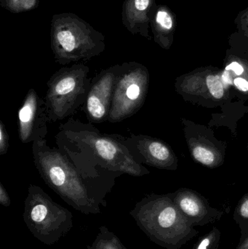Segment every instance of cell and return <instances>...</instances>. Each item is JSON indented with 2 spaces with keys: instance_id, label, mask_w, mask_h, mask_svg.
Returning <instances> with one entry per match:
<instances>
[{
  "instance_id": "1",
  "label": "cell",
  "mask_w": 248,
  "mask_h": 249,
  "mask_svg": "<svg viewBox=\"0 0 248 249\" xmlns=\"http://www.w3.org/2000/svg\"><path fill=\"white\" fill-rule=\"evenodd\" d=\"M59 130L55 136L58 149L66 154L87 178L99 186L101 184L109 193L110 189L92 175L90 168L113 184L115 181L99 174L97 168L117 177L122 174L140 177L149 174L148 170L131 155L120 135L102 133L91 124H83L73 118L61 124Z\"/></svg>"
},
{
  "instance_id": "2",
  "label": "cell",
  "mask_w": 248,
  "mask_h": 249,
  "mask_svg": "<svg viewBox=\"0 0 248 249\" xmlns=\"http://www.w3.org/2000/svg\"><path fill=\"white\" fill-rule=\"evenodd\" d=\"M35 167L45 184L64 201L85 215L101 213L106 196L58 148L51 147L45 139L32 143Z\"/></svg>"
},
{
  "instance_id": "3",
  "label": "cell",
  "mask_w": 248,
  "mask_h": 249,
  "mask_svg": "<svg viewBox=\"0 0 248 249\" xmlns=\"http://www.w3.org/2000/svg\"><path fill=\"white\" fill-rule=\"evenodd\" d=\"M129 213L144 233L163 248L180 249L198 234L168 196H146Z\"/></svg>"
},
{
  "instance_id": "4",
  "label": "cell",
  "mask_w": 248,
  "mask_h": 249,
  "mask_svg": "<svg viewBox=\"0 0 248 249\" xmlns=\"http://www.w3.org/2000/svg\"><path fill=\"white\" fill-rule=\"evenodd\" d=\"M50 48L55 62L65 66L100 55L106 49V38L77 15L59 13L51 20Z\"/></svg>"
},
{
  "instance_id": "5",
  "label": "cell",
  "mask_w": 248,
  "mask_h": 249,
  "mask_svg": "<svg viewBox=\"0 0 248 249\" xmlns=\"http://www.w3.org/2000/svg\"><path fill=\"white\" fill-rule=\"evenodd\" d=\"M23 217L29 232L47 246L55 245L73 228L71 212L34 184L28 188Z\"/></svg>"
},
{
  "instance_id": "6",
  "label": "cell",
  "mask_w": 248,
  "mask_h": 249,
  "mask_svg": "<svg viewBox=\"0 0 248 249\" xmlns=\"http://www.w3.org/2000/svg\"><path fill=\"white\" fill-rule=\"evenodd\" d=\"M89 73L87 66L77 64L62 67L51 76L45 96L50 124L72 116L83 107L91 85Z\"/></svg>"
},
{
  "instance_id": "7",
  "label": "cell",
  "mask_w": 248,
  "mask_h": 249,
  "mask_svg": "<svg viewBox=\"0 0 248 249\" xmlns=\"http://www.w3.org/2000/svg\"><path fill=\"white\" fill-rule=\"evenodd\" d=\"M149 75L147 67L135 61L119 64L108 121L122 122L142 107L148 91Z\"/></svg>"
},
{
  "instance_id": "8",
  "label": "cell",
  "mask_w": 248,
  "mask_h": 249,
  "mask_svg": "<svg viewBox=\"0 0 248 249\" xmlns=\"http://www.w3.org/2000/svg\"><path fill=\"white\" fill-rule=\"evenodd\" d=\"M17 133L23 143L45 139L50 123L45 98L33 89L28 90L17 114Z\"/></svg>"
},
{
  "instance_id": "9",
  "label": "cell",
  "mask_w": 248,
  "mask_h": 249,
  "mask_svg": "<svg viewBox=\"0 0 248 249\" xmlns=\"http://www.w3.org/2000/svg\"><path fill=\"white\" fill-rule=\"evenodd\" d=\"M119 69V64L112 66L92 78L87 99L83 107L90 124L108 121Z\"/></svg>"
},
{
  "instance_id": "10",
  "label": "cell",
  "mask_w": 248,
  "mask_h": 249,
  "mask_svg": "<svg viewBox=\"0 0 248 249\" xmlns=\"http://www.w3.org/2000/svg\"><path fill=\"white\" fill-rule=\"evenodd\" d=\"M124 143L135 160L140 164L165 168L171 165L173 155L163 142L149 136L131 134L123 136Z\"/></svg>"
},
{
  "instance_id": "11",
  "label": "cell",
  "mask_w": 248,
  "mask_h": 249,
  "mask_svg": "<svg viewBox=\"0 0 248 249\" xmlns=\"http://www.w3.org/2000/svg\"><path fill=\"white\" fill-rule=\"evenodd\" d=\"M157 7L155 0H124L122 24L132 35L150 38V23Z\"/></svg>"
},
{
  "instance_id": "12",
  "label": "cell",
  "mask_w": 248,
  "mask_h": 249,
  "mask_svg": "<svg viewBox=\"0 0 248 249\" xmlns=\"http://www.w3.org/2000/svg\"><path fill=\"white\" fill-rule=\"evenodd\" d=\"M194 227L205 226L221 219L218 211L211 209L200 197L189 192L179 193L172 198Z\"/></svg>"
},
{
  "instance_id": "13",
  "label": "cell",
  "mask_w": 248,
  "mask_h": 249,
  "mask_svg": "<svg viewBox=\"0 0 248 249\" xmlns=\"http://www.w3.org/2000/svg\"><path fill=\"white\" fill-rule=\"evenodd\" d=\"M150 26L156 43L165 49H168L173 42L176 29L174 16L168 7L158 6L151 18Z\"/></svg>"
},
{
  "instance_id": "14",
  "label": "cell",
  "mask_w": 248,
  "mask_h": 249,
  "mask_svg": "<svg viewBox=\"0 0 248 249\" xmlns=\"http://www.w3.org/2000/svg\"><path fill=\"white\" fill-rule=\"evenodd\" d=\"M119 238L106 226H101L91 245L87 249H125Z\"/></svg>"
},
{
  "instance_id": "15",
  "label": "cell",
  "mask_w": 248,
  "mask_h": 249,
  "mask_svg": "<svg viewBox=\"0 0 248 249\" xmlns=\"http://www.w3.org/2000/svg\"><path fill=\"white\" fill-rule=\"evenodd\" d=\"M234 24L235 32L231 35L230 39L246 42L248 45V7L237 15Z\"/></svg>"
},
{
  "instance_id": "16",
  "label": "cell",
  "mask_w": 248,
  "mask_h": 249,
  "mask_svg": "<svg viewBox=\"0 0 248 249\" xmlns=\"http://www.w3.org/2000/svg\"><path fill=\"white\" fill-rule=\"evenodd\" d=\"M3 8L13 13H24L34 10L39 6V0H0Z\"/></svg>"
},
{
  "instance_id": "17",
  "label": "cell",
  "mask_w": 248,
  "mask_h": 249,
  "mask_svg": "<svg viewBox=\"0 0 248 249\" xmlns=\"http://www.w3.org/2000/svg\"><path fill=\"white\" fill-rule=\"evenodd\" d=\"M234 219L241 230L240 240L248 235V197L243 199L234 212Z\"/></svg>"
},
{
  "instance_id": "18",
  "label": "cell",
  "mask_w": 248,
  "mask_h": 249,
  "mask_svg": "<svg viewBox=\"0 0 248 249\" xmlns=\"http://www.w3.org/2000/svg\"><path fill=\"white\" fill-rule=\"evenodd\" d=\"M221 232L216 228L200 238L193 249H219Z\"/></svg>"
},
{
  "instance_id": "19",
  "label": "cell",
  "mask_w": 248,
  "mask_h": 249,
  "mask_svg": "<svg viewBox=\"0 0 248 249\" xmlns=\"http://www.w3.org/2000/svg\"><path fill=\"white\" fill-rule=\"evenodd\" d=\"M206 84L208 90L213 97L216 99H221L224 96V86L219 76L209 74L206 77Z\"/></svg>"
},
{
  "instance_id": "20",
  "label": "cell",
  "mask_w": 248,
  "mask_h": 249,
  "mask_svg": "<svg viewBox=\"0 0 248 249\" xmlns=\"http://www.w3.org/2000/svg\"><path fill=\"white\" fill-rule=\"evenodd\" d=\"M192 154L196 160L205 165H212L215 162V157L214 152L208 148L197 146L192 149Z\"/></svg>"
},
{
  "instance_id": "21",
  "label": "cell",
  "mask_w": 248,
  "mask_h": 249,
  "mask_svg": "<svg viewBox=\"0 0 248 249\" xmlns=\"http://www.w3.org/2000/svg\"><path fill=\"white\" fill-rule=\"evenodd\" d=\"M9 148V136L5 125L0 121V155L7 153Z\"/></svg>"
},
{
  "instance_id": "22",
  "label": "cell",
  "mask_w": 248,
  "mask_h": 249,
  "mask_svg": "<svg viewBox=\"0 0 248 249\" xmlns=\"http://www.w3.org/2000/svg\"><path fill=\"white\" fill-rule=\"evenodd\" d=\"M0 204L4 207H9L11 204L8 193L1 182H0Z\"/></svg>"
},
{
  "instance_id": "23",
  "label": "cell",
  "mask_w": 248,
  "mask_h": 249,
  "mask_svg": "<svg viewBox=\"0 0 248 249\" xmlns=\"http://www.w3.org/2000/svg\"><path fill=\"white\" fill-rule=\"evenodd\" d=\"M225 70H229V71H233L237 75H241L244 72V68H243V66L237 61H233V62L230 63L229 65L226 67Z\"/></svg>"
},
{
  "instance_id": "24",
  "label": "cell",
  "mask_w": 248,
  "mask_h": 249,
  "mask_svg": "<svg viewBox=\"0 0 248 249\" xmlns=\"http://www.w3.org/2000/svg\"><path fill=\"white\" fill-rule=\"evenodd\" d=\"M234 85L237 89L243 92L248 91V82L242 77H237L234 79Z\"/></svg>"
},
{
  "instance_id": "25",
  "label": "cell",
  "mask_w": 248,
  "mask_h": 249,
  "mask_svg": "<svg viewBox=\"0 0 248 249\" xmlns=\"http://www.w3.org/2000/svg\"><path fill=\"white\" fill-rule=\"evenodd\" d=\"M221 80L226 83L227 85H232V82L231 80V75L230 74V71L229 70H226L223 73L222 76H221Z\"/></svg>"
},
{
  "instance_id": "26",
  "label": "cell",
  "mask_w": 248,
  "mask_h": 249,
  "mask_svg": "<svg viewBox=\"0 0 248 249\" xmlns=\"http://www.w3.org/2000/svg\"><path fill=\"white\" fill-rule=\"evenodd\" d=\"M236 249H248V235L240 240V244Z\"/></svg>"
},
{
  "instance_id": "27",
  "label": "cell",
  "mask_w": 248,
  "mask_h": 249,
  "mask_svg": "<svg viewBox=\"0 0 248 249\" xmlns=\"http://www.w3.org/2000/svg\"><path fill=\"white\" fill-rule=\"evenodd\" d=\"M125 249H127V248H125Z\"/></svg>"
}]
</instances>
